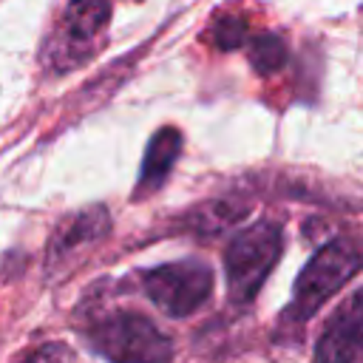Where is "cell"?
I'll return each mask as SVG.
<instances>
[{
  "instance_id": "cell-6",
  "label": "cell",
  "mask_w": 363,
  "mask_h": 363,
  "mask_svg": "<svg viewBox=\"0 0 363 363\" xmlns=\"http://www.w3.org/2000/svg\"><path fill=\"white\" fill-rule=\"evenodd\" d=\"M179 150H182V133L176 128H162V130L153 133V139L147 145V153H145V164H142L136 196H145V193L156 190L167 179L170 167L176 164Z\"/></svg>"
},
{
  "instance_id": "cell-4",
  "label": "cell",
  "mask_w": 363,
  "mask_h": 363,
  "mask_svg": "<svg viewBox=\"0 0 363 363\" xmlns=\"http://www.w3.org/2000/svg\"><path fill=\"white\" fill-rule=\"evenodd\" d=\"M213 289V275L201 261H176L156 267L145 275L147 298L167 315L184 318L204 306Z\"/></svg>"
},
{
  "instance_id": "cell-3",
  "label": "cell",
  "mask_w": 363,
  "mask_h": 363,
  "mask_svg": "<svg viewBox=\"0 0 363 363\" xmlns=\"http://www.w3.org/2000/svg\"><path fill=\"white\" fill-rule=\"evenodd\" d=\"M94 346L111 363H170L173 346L147 318L119 312L91 332Z\"/></svg>"
},
{
  "instance_id": "cell-9",
  "label": "cell",
  "mask_w": 363,
  "mask_h": 363,
  "mask_svg": "<svg viewBox=\"0 0 363 363\" xmlns=\"http://www.w3.org/2000/svg\"><path fill=\"white\" fill-rule=\"evenodd\" d=\"M247 37H250L247 26L241 20H235V17H227V20H221L216 26V43H218V48H238V45L247 43Z\"/></svg>"
},
{
  "instance_id": "cell-5",
  "label": "cell",
  "mask_w": 363,
  "mask_h": 363,
  "mask_svg": "<svg viewBox=\"0 0 363 363\" xmlns=\"http://www.w3.org/2000/svg\"><path fill=\"white\" fill-rule=\"evenodd\" d=\"M360 329H363L360 292H352L349 301L326 323L318 340V363H354L360 354Z\"/></svg>"
},
{
  "instance_id": "cell-7",
  "label": "cell",
  "mask_w": 363,
  "mask_h": 363,
  "mask_svg": "<svg viewBox=\"0 0 363 363\" xmlns=\"http://www.w3.org/2000/svg\"><path fill=\"white\" fill-rule=\"evenodd\" d=\"M111 6L108 0H71L62 14V34L79 43L94 40L108 23Z\"/></svg>"
},
{
  "instance_id": "cell-1",
  "label": "cell",
  "mask_w": 363,
  "mask_h": 363,
  "mask_svg": "<svg viewBox=\"0 0 363 363\" xmlns=\"http://www.w3.org/2000/svg\"><path fill=\"white\" fill-rule=\"evenodd\" d=\"M281 227L272 221H258L238 233L227 252H224V269H227V286L235 301H250L272 272L278 255H281Z\"/></svg>"
},
{
  "instance_id": "cell-8",
  "label": "cell",
  "mask_w": 363,
  "mask_h": 363,
  "mask_svg": "<svg viewBox=\"0 0 363 363\" xmlns=\"http://www.w3.org/2000/svg\"><path fill=\"white\" fill-rule=\"evenodd\" d=\"M250 62L258 74H272L286 62V45L275 34H255L250 40Z\"/></svg>"
},
{
  "instance_id": "cell-10",
  "label": "cell",
  "mask_w": 363,
  "mask_h": 363,
  "mask_svg": "<svg viewBox=\"0 0 363 363\" xmlns=\"http://www.w3.org/2000/svg\"><path fill=\"white\" fill-rule=\"evenodd\" d=\"M26 363H71V349L51 343V346H43L40 352H34Z\"/></svg>"
},
{
  "instance_id": "cell-2",
  "label": "cell",
  "mask_w": 363,
  "mask_h": 363,
  "mask_svg": "<svg viewBox=\"0 0 363 363\" xmlns=\"http://www.w3.org/2000/svg\"><path fill=\"white\" fill-rule=\"evenodd\" d=\"M360 269V255L352 244L335 241L323 247L301 272L295 281V295L286 309V318L292 320H306L318 306H323L354 272Z\"/></svg>"
}]
</instances>
